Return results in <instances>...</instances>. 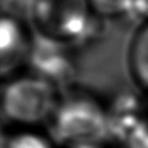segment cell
<instances>
[{"instance_id":"obj_8","label":"cell","mask_w":148,"mask_h":148,"mask_svg":"<svg viewBox=\"0 0 148 148\" xmlns=\"http://www.w3.org/2000/svg\"><path fill=\"white\" fill-rule=\"evenodd\" d=\"M0 148H59L46 129L4 127Z\"/></svg>"},{"instance_id":"obj_11","label":"cell","mask_w":148,"mask_h":148,"mask_svg":"<svg viewBox=\"0 0 148 148\" xmlns=\"http://www.w3.org/2000/svg\"><path fill=\"white\" fill-rule=\"evenodd\" d=\"M133 17L138 18L139 22L148 20V0H134Z\"/></svg>"},{"instance_id":"obj_4","label":"cell","mask_w":148,"mask_h":148,"mask_svg":"<svg viewBox=\"0 0 148 148\" xmlns=\"http://www.w3.org/2000/svg\"><path fill=\"white\" fill-rule=\"evenodd\" d=\"M35 42L30 23L14 12H3L0 21V73L7 79L27 66Z\"/></svg>"},{"instance_id":"obj_5","label":"cell","mask_w":148,"mask_h":148,"mask_svg":"<svg viewBox=\"0 0 148 148\" xmlns=\"http://www.w3.org/2000/svg\"><path fill=\"white\" fill-rule=\"evenodd\" d=\"M70 48L43 40L35 35V42L25 70L51 82L61 91L73 86L77 66Z\"/></svg>"},{"instance_id":"obj_1","label":"cell","mask_w":148,"mask_h":148,"mask_svg":"<svg viewBox=\"0 0 148 148\" xmlns=\"http://www.w3.org/2000/svg\"><path fill=\"white\" fill-rule=\"evenodd\" d=\"M44 129L59 148L108 144V105L92 91L73 84L61 91Z\"/></svg>"},{"instance_id":"obj_3","label":"cell","mask_w":148,"mask_h":148,"mask_svg":"<svg viewBox=\"0 0 148 148\" xmlns=\"http://www.w3.org/2000/svg\"><path fill=\"white\" fill-rule=\"evenodd\" d=\"M60 95L59 87L29 70L3 79L1 117L4 127L44 129Z\"/></svg>"},{"instance_id":"obj_12","label":"cell","mask_w":148,"mask_h":148,"mask_svg":"<svg viewBox=\"0 0 148 148\" xmlns=\"http://www.w3.org/2000/svg\"><path fill=\"white\" fill-rule=\"evenodd\" d=\"M65 148H110L108 144H79V146H72Z\"/></svg>"},{"instance_id":"obj_2","label":"cell","mask_w":148,"mask_h":148,"mask_svg":"<svg viewBox=\"0 0 148 148\" xmlns=\"http://www.w3.org/2000/svg\"><path fill=\"white\" fill-rule=\"evenodd\" d=\"M29 23L38 38L73 48L94 39L103 21L88 0H31Z\"/></svg>"},{"instance_id":"obj_7","label":"cell","mask_w":148,"mask_h":148,"mask_svg":"<svg viewBox=\"0 0 148 148\" xmlns=\"http://www.w3.org/2000/svg\"><path fill=\"white\" fill-rule=\"evenodd\" d=\"M126 72L135 90L148 94V20L139 22L127 42Z\"/></svg>"},{"instance_id":"obj_9","label":"cell","mask_w":148,"mask_h":148,"mask_svg":"<svg viewBox=\"0 0 148 148\" xmlns=\"http://www.w3.org/2000/svg\"><path fill=\"white\" fill-rule=\"evenodd\" d=\"M94 13L101 21L120 20L133 16L134 0H88Z\"/></svg>"},{"instance_id":"obj_6","label":"cell","mask_w":148,"mask_h":148,"mask_svg":"<svg viewBox=\"0 0 148 148\" xmlns=\"http://www.w3.org/2000/svg\"><path fill=\"white\" fill-rule=\"evenodd\" d=\"M143 108V92H122L108 105V143L122 148L138 126Z\"/></svg>"},{"instance_id":"obj_10","label":"cell","mask_w":148,"mask_h":148,"mask_svg":"<svg viewBox=\"0 0 148 148\" xmlns=\"http://www.w3.org/2000/svg\"><path fill=\"white\" fill-rule=\"evenodd\" d=\"M122 148H148V94H143L140 121Z\"/></svg>"}]
</instances>
